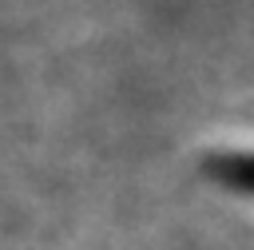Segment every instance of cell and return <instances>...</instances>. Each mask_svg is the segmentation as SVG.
Returning a JSON list of instances; mask_svg holds the SVG:
<instances>
[{"label":"cell","mask_w":254,"mask_h":250,"mask_svg":"<svg viewBox=\"0 0 254 250\" xmlns=\"http://www.w3.org/2000/svg\"><path fill=\"white\" fill-rule=\"evenodd\" d=\"M206 175L214 183L254 198V151H218L206 159Z\"/></svg>","instance_id":"obj_1"}]
</instances>
